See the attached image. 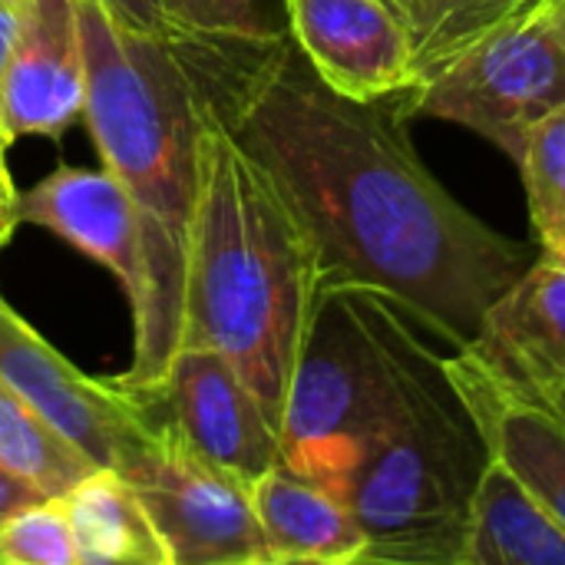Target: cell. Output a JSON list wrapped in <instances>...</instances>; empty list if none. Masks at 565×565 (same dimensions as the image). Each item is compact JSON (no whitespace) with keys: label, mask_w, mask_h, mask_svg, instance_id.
I'll list each match as a JSON object with an SVG mask.
<instances>
[{"label":"cell","mask_w":565,"mask_h":565,"mask_svg":"<svg viewBox=\"0 0 565 565\" xmlns=\"http://www.w3.org/2000/svg\"><path fill=\"white\" fill-rule=\"evenodd\" d=\"M460 565H565V526L497 460H487L467 513Z\"/></svg>","instance_id":"cell-16"},{"label":"cell","mask_w":565,"mask_h":565,"mask_svg":"<svg viewBox=\"0 0 565 565\" xmlns=\"http://www.w3.org/2000/svg\"><path fill=\"white\" fill-rule=\"evenodd\" d=\"M0 467L46 500L63 497L83 477L99 470L76 444L7 387H0Z\"/></svg>","instance_id":"cell-18"},{"label":"cell","mask_w":565,"mask_h":565,"mask_svg":"<svg viewBox=\"0 0 565 565\" xmlns=\"http://www.w3.org/2000/svg\"><path fill=\"white\" fill-rule=\"evenodd\" d=\"M516 166L540 248L565 238V103L526 132Z\"/></svg>","instance_id":"cell-20"},{"label":"cell","mask_w":565,"mask_h":565,"mask_svg":"<svg viewBox=\"0 0 565 565\" xmlns=\"http://www.w3.org/2000/svg\"><path fill=\"white\" fill-rule=\"evenodd\" d=\"M565 103V43L543 0L420 76L407 109L463 126L513 162L526 132Z\"/></svg>","instance_id":"cell-6"},{"label":"cell","mask_w":565,"mask_h":565,"mask_svg":"<svg viewBox=\"0 0 565 565\" xmlns=\"http://www.w3.org/2000/svg\"><path fill=\"white\" fill-rule=\"evenodd\" d=\"M17 3H20V0H17Z\"/></svg>","instance_id":"cell-32"},{"label":"cell","mask_w":565,"mask_h":565,"mask_svg":"<svg viewBox=\"0 0 565 565\" xmlns=\"http://www.w3.org/2000/svg\"><path fill=\"white\" fill-rule=\"evenodd\" d=\"M444 371L487 457L503 463L565 526V420L556 407L510 381L473 341L444 354Z\"/></svg>","instance_id":"cell-11"},{"label":"cell","mask_w":565,"mask_h":565,"mask_svg":"<svg viewBox=\"0 0 565 565\" xmlns=\"http://www.w3.org/2000/svg\"><path fill=\"white\" fill-rule=\"evenodd\" d=\"M86 106V63L76 0H20V26L0 86V129L63 136Z\"/></svg>","instance_id":"cell-12"},{"label":"cell","mask_w":565,"mask_h":565,"mask_svg":"<svg viewBox=\"0 0 565 565\" xmlns=\"http://www.w3.org/2000/svg\"><path fill=\"white\" fill-rule=\"evenodd\" d=\"M36 500H46V497H40L36 490H30L26 483H20L13 473H7V470L0 467V523H3L10 513H17L20 507L36 503Z\"/></svg>","instance_id":"cell-25"},{"label":"cell","mask_w":565,"mask_h":565,"mask_svg":"<svg viewBox=\"0 0 565 565\" xmlns=\"http://www.w3.org/2000/svg\"><path fill=\"white\" fill-rule=\"evenodd\" d=\"M119 26L132 33H149V36H169L175 33L162 0H96Z\"/></svg>","instance_id":"cell-23"},{"label":"cell","mask_w":565,"mask_h":565,"mask_svg":"<svg viewBox=\"0 0 565 565\" xmlns=\"http://www.w3.org/2000/svg\"><path fill=\"white\" fill-rule=\"evenodd\" d=\"M149 404L113 470L139 493L169 565H271L252 487L205 460L152 394Z\"/></svg>","instance_id":"cell-7"},{"label":"cell","mask_w":565,"mask_h":565,"mask_svg":"<svg viewBox=\"0 0 565 565\" xmlns=\"http://www.w3.org/2000/svg\"><path fill=\"white\" fill-rule=\"evenodd\" d=\"M86 106L83 119L132 202L142 291L132 308V364L119 377L152 391L182 331L185 258L199 195L202 89L179 33L149 36L119 26L96 0H76Z\"/></svg>","instance_id":"cell-2"},{"label":"cell","mask_w":565,"mask_h":565,"mask_svg":"<svg viewBox=\"0 0 565 565\" xmlns=\"http://www.w3.org/2000/svg\"><path fill=\"white\" fill-rule=\"evenodd\" d=\"M179 40L238 146L308 228L321 288L377 291L450 351L473 341L540 252L480 222L427 172L407 136V96L334 93L285 33Z\"/></svg>","instance_id":"cell-1"},{"label":"cell","mask_w":565,"mask_h":565,"mask_svg":"<svg viewBox=\"0 0 565 565\" xmlns=\"http://www.w3.org/2000/svg\"><path fill=\"white\" fill-rule=\"evenodd\" d=\"M318 295L321 265L308 228L202 89L179 348L218 351L281 427Z\"/></svg>","instance_id":"cell-3"},{"label":"cell","mask_w":565,"mask_h":565,"mask_svg":"<svg viewBox=\"0 0 565 565\" xmlns=\"http://www.w3.org/2000/svg\"><path fill=\"white\" fill-rule=\"evenodd\" d=\"M17 26H20V3L17 0H0V86H3L10 50H13V40H17Z\"/></svg>","instance_id":"cell-26"},{"label":"cell","mask_w":565,"mask_h":565,"mask_svg":"<svg viewBox=\"0 0 565 565\" xmlns=\"http://www.w3.org/2000/svg\"><path fill=\"white\" fill-rule=\"evenodd\" d=\"M20 222L40 225L116 275L129 305L142 291V258L136 212L116 175L103 169L63 166L20 192Z\"/></svg>","instance_id":"cell-13"},{"label":"cell","mask_w":565,"mask_h":565,"mask_svg":"<svg viewBox=\"0 0 565 565\" xmlns=\"http://www.w3.org/2000/svg\"><path fill=\"white\" fill-rule=\"evenodd\" d=\"M536 0H414L407 13L417 76L430 73L477 36L523 13ZM420 83V79H417Z\"/></svg>","instance_id":"cell-19"},{"label":"cell","mask_w":565,"mask_h":565,"mask_svg":"<svg viewBox=\"0 0 565 565\" xmlns=\"http://www.w3.org/2000/svg\"><path fill=\"white\" fill-rule=\"evenodd\" d=\"M397 401L384 295L321 288L281 411V463L341 497Z\"/></svg>","instance_id":"cell-5"},{"label":"cell","mask_w":565,"mask_h":565,"mask_svg":"<svg viewBox=\"0 0 565 565\" xmlns=\"http://www.w3.org/2000/svg\"><path fill=\"white\" fill-rule=\"evenodd\" d=\"M20 225V192L7 172V162L0 156V248L7 245V238L13 235V228Z\"/></svg>","instance_id":"cell-24"},{"label":"cell","mask_w":565,"mask_h":565,"mask_svg":"<svg viewBox=\"0 0 565 565\" xmlns=\"http://www.w3.org/2000/svg\"><path fill=\"white\" fill-rule=\"evenodd\" d=\"M0 387L36 411L96 467L113 470L122 444L149 420V394L119 377L96 381L70 364L0 295Z\"/></svg>","instance_id":"cell-8"},{"label":"cell","mask_w":565,"mask_h":565,"mask_svg":"<svg viewBox=\"0 0 565 565\" xmlns=\"http://www.w3.org/2000/svg\"><path fill=\"white\" fill-rule=\"evenodd\" d=\"M387 3H391L404 20H407V13H411V7H414V0H387Z\"/></svg>","instance_id":"cell-30"},{"label":"cell","mask_w":565,"mask_h":565,"mask_svg":"<svg viewBox=\"0 0 565 565\" xmlns=\"http://www.w3.org/2000/svg\"><path fill=\"white\" fill-rule=\"evenodd\" d=\"M473 344L536 397L565 387V265L536 255L487 308Z\"/></svg>","instance_id":"cell-14"},{"label":"cell","mask_w":565,"mask_h":565,"mask_svg":"<svg viewBox=\"0 0 565 565\" xmlns=\"http://www.w3.org/2000/svg\"><path fill=\"white\" fill-rule=\"evenodd\" d=\"M384 321L397 401L341 500L367 536V563L460 565L470 497L490 457L427 331L391 298Z\"/></svg>","instance_id":"cell-4"},{"label":"cell","mask_w":565,"mask_h":565,"mask_svg":"<svg viewBox=\"0 0 565 565\" xmlns=\"http://www.w3.org/2000/svg\"><path fill=\"white\" fill-rule=\"evenodd\" d=\"M540 255H546V258H553V262L565 265V238L553 242V245H543V248H540Z\"/></svg>","instance_id":"cell-28"},{"label":"cell","mask_w":565,"mask_h":565,"mask_svg":"<svg viewBox=\"0 0 565 565\" xmlns=\"http://www.w3.org/2000/svg\"><path fill=\"white\" fill-rule=\"evenodd\" d=\"M0 563L79 565L60 497L26 503L0 523Z\"/></svg>","instance_id":"cell-21"},{"label":"cell","mask_w":565,"mask_h":565,"mask_svg":"<svg viewBox=\"0 0 565 565\" xmlns=\"http://www.w3.org/2000/svg\"><path fill=\"white\" fill-rule=\"evenodd\" d=\"M149 394L205 460L248 487L281 463L278 427L218 351L179 348Z\"/></svg>","instance_id":"cell-10"},{"label":"cell","mask_w":565,"mask_h":565,"mask_svg":"<svg viewBox=\"0 0 565 565\" xmlns=\"http://www.w3.org/2000/svg\"><path fill=\"white\" fill-rule=\"evenodd\" d=\"M79 565H169L139 493L116 470H93L60 497Z\"/></svg>","instance_id":"cell-17"},{"label":"cell","mask_w":565,"mask_h":565,"mask_svg":"<svg viewBox=\"0 0 565 565\" xmlns=\"http://www.w3.org/2000/svg\"><path fill=\"white\" fill-rule=\"evenodd\" d=\"M543 401H546V404H553V407H556V414H559V417L565 420V387L553 391V394H546Z\"/></svg>","instance_id":"cell-29"},{"label":"cell","mask_w":565,"mask_h":565,"mask_svg":"<svg viewBox=\"0 0 565 565\" xmlns=\"http://www.w3.org/2000/svg\"><path fill=\"white\" fill-rule=\"evenodd\" d=\"M7 149H10V142H7V136H3V129H0V156H3Z\"/></svg>","instance_id":"cell-31"},{"label":"cell","mask_w":565,"mask_h":565,"mask_svg":"<svg viewBox=\"0 0 565 565\" xmlns=\"http://www.w3.org/2000/svg\"><path fill=\"white\" fill-rule=\"evenodd\" d=\"M285 7L288 36L334 93L377 103L417 86L411 26L387 0H285Z\"/></svg>","instance_id":"cell-9"},{"label":"cell","mask_w":565,"mask_h":565,"mask_svg":"<svg viewBox=\"0 0 565 565\" xmlns=\"http://www.w3.org/2000/svg\"><path fill=\"white\" fill-rule=\"evenodd\" d=\"M543 7H546V13H550V20H553L556 33L563 36V43H565V0H543Z\"/></svg>","instance_id":"cell-27"},{"label":"cell","mask_w":565,"mask_h":565,"mask_svg":"<svg viewBox=\"0 0 565 565\" xmlns=\"http://www.w3.org/2000/svg\"><path fill=\"white\" fill-rule=\"evenodd\" d=\"M175 33L212 40H271L278 30L258 10V0H162Z\"/></svg>","instance_id":"cell-22"},{"label":"cell","mask_w":565,"mask_h":565,"mask_svg":"<svg viewBox=\"0 0 565 565\" xmlns=\"http://www.w3.org/2000/svg\"><path fill=\"white\" fill-rule=\"evenodd\" d=\"M252 507L271 565L367 563V536L351 507L285 463H275L252 483Z\"/></svg>","instance_id":"cell-15"}]
</instances>
